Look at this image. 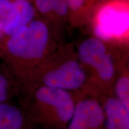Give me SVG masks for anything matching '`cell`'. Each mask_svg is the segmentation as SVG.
Instances as JSON below:
<instances>
[{"label": "cell", "instance_id": "cell-10", "mask_svg": "<svg viewBox=\"0 0 129 129\" xmlns=\"http://www.w3.org/2000/svg\"><path fill=\"white\" fill-rule=\"evenodd\" d=\"M23 124L22 112L7 103L0 104V129H21Z\"/></svg>", "mask_w": 129, "mask_h": 129}, {"label": "cell", "instance_id": "cell-2", "mask_svg": "<svg viewBox=\"0 0 129 129\" xmlns=\"http://www.w3.org/2000/svg\"><path fill=\"white\" fill-rule=\"evenodd\" d=\"M112 48L107 40L90 37L79 45L78 57L84 63L93 68L102 80L109 81L114 75Z\"/></svg>", "mask_w": 129, "mask_h": 129}, {"label": "cell", "instance_id": "cell-12", "mask_svg": "<svg viewBox=\"0 0 129 129\" xmlns=\"http://www.w3.org/2000/svg\"><path fill=\"white\" fill-rule=\"evenodd\" d=\"M13 3L14 0H0V23L2 25L10 14Z\"/></svg>", "mask_w": 129, "mask_h": 129}, {"label": "cell", "instance_id": "cell-5", "mask_svg": "<svg viewBox=\"0 0 129 129\" xmlns=\"http://www.w3.org/2000/svg\"><path fill=\"white\" fill-rule=\"evenodd\" d=\"M104 121V109L99 102L84 100L75 105L68 129H101Z\"/></svg>", "mask_w": 129, "mask_h": 129}, {"label": "cell", "instance_id": "cell-8", "mask_svg": "<svg viewBox=\"0 0 129 129\" xmlns=\"http://www.w3.org/2000/svg\"><path fill=\"white\" fill-rule=\"evenodd\" d=\"M37 16L48 21L53 26L68 21V12L64 0H29Z\"/></svg>", "mask_w": 129, "mask_h": 129}, {"label": "cell", "instance_id": "cell-13", "mask_svg": "<svg viewBox=\"0 0 129 129\" xmlns=\"http://www.w3.org/2000/svg\"><path fill=\"white\" fill-rule=\"evenodd\" d=\"M9 95V83L0 80V104L5 102Z\"/></svg>", "mask_w": 129, "mask_h": 129}, {"label": "cell", "instance_id": "cell-7", "mask_svg": "<svg viewBox=\"0 0 129 129\" xmlns=\"http://www.w3.org/2000/svg\"><path fill=\"white\" fill-rule=\"evenodd\" d=\"M37 17L29 0H14L12 10L3 25L4 37H7L26 25Z\"/></svg>", "mask_w": 129, "mask_h": 129}, {"label": "cell", "instance_id": "cell-11", "mask_svg": "<svg viewBox=\"0 0 129 129\" xmlns=\"http://www.w3.org/2000/svg\"><path fill=\"white\" fill-rule=\"evenodd\" d=\"M115 92L118 100L129 108V79L126 76L120 77L115 85Z\"/></svg>", "mask_w": 129, "mask_h": 129}, {"label": "cell", "instance_id": "cell-4", "mask_svg": "<svg viewBox=\"0 0 129 129\" xmlns=\"http://www.w3.org/2000/svg\"><path fill=\"white\" fill-rule=\"evenodd\" d=\"M85 81V74L80 64L74 60H68L48 72L43 78L44 85L68 90L79 88Z\"/></svg>", "mask_w": 129, "mask_h": 129}, {"label": "cell", "instance_id": "cell-14", "mask_svg": "<svg viewBox=\"0 0 129 129\" xmlns=\"http://www.w3.org/2000/svg\"><path fill=\"white\" fill-rule=\"evenodd\" d=\"M4 37V34H3V25L2 24L0 23V40Z\"/></svg>", "mask_w": 129, "mask_h": 129}, {"label": "cell", "instance_id": "cell-6", "mask_svg": "<svg viewBox=\"0 0 129 129\" xmlns=\"http://www.w3.org/2000/svg\"><path fill=\"white\" fill-rule=\"evenodd\" d=\"M108 0H64L68 21L72 26H83L93 22Z\"/></svg>", "mask_w": 129, "mask_h": 129}, {"label": "cell", "instance_id": "cell-3", "mask_svg": "<svg viewBox=\"0 0 129 129\" xmlns=\"http://www.w3.org/2000/svg\"><path fill=\"white\" fill-rule=\"evenodd\" d=\"M36 98L54 111L56 121L60 124H67L71 120L75 105L67 90L44 85L37 90Z\"/></svg>", "mask_w": 129, "mask_h": 129}, {"label": "cell", "instance_id": "cell-1", "mask_svg": "<svg viewBox=\"0 0 129 129\" xmlns=\"http://www.w3.org/2000/svg\"><path fill=\"white\" fill-rule=\"evenodd\" d=\"M50 23L35 17L24 26L0 40V53L11 61L26 62L43 58L53 45Z\"/></svg>", "mask_w": 129, "mask_h": 129}, {"label": "cell", "instance_id": "cell-9", "mask_svg": "<svg viewBox=\"0 0 129 129\" xmlns=\"http://www.w3.org/2000/svg\"><path fill=\"white\" fill-rule=\"evenodd\" d=\"M106 129H129V108L117 98H109L104 106Z\"/></svg>", "mask_w": 129, "mask_h": 129}]
</instances>
